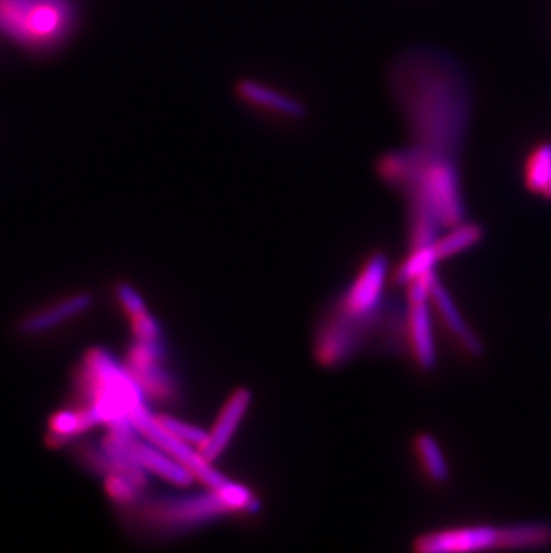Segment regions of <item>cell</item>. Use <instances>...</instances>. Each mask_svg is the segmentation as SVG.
I'll return each mask as SVG.
<instances>
[{
    "label": "cell",
    "instance_id": "1",
    "mask_svg": "<svg viewBox=\"0 0 551 553\" xmlns=\"http://www.w3.org/2000/svg\"><path fill=\"white\" fill-rule=\"evenodd\" d=\"M392 90L412 133V149L458 160L473 108L471 83L446 52L419 47L392 67Z\"/></svg>",
    "mask_w": 551,
    "mask_h": 553
},
{
    "label": "cell",
    "instance_id": "2",
    "mask_svg": "<svg viewBox=\"0 0 551 553\" xmlns=\"http://www.w3.org/2000/svg\"><path fill=\"white\" fill-rule=\"evenodd\" d=\"M76 387L81 405L90 407L99 425L133 423L138 414L149 409L147 398L129 373L128 366L120 364L108 349L86 351L77 371Z\"/></svg>",
    "mask_w": 551,
    "mask_h": 553
},
{
    "label": "cell",
    "instance_id": "3",
    "mask_svg": "<svg viewBox=\"0 0 551 553\" xmlns=\"http://www.w3.org/2000/svg\"><path fill=\"white\" fill-rule=\"evenodd\" d=\"M120 511L128 514L129 521L138 530L154 539L187 536L233 516L219 491L212 487L190 494L144 493L138 502Z\"/></svg>",
    "mask_w": 551,
    "mask_h": 553
},
{
    "label": "cell",
    "instance_id": "4",
    "mask_svg": "<svg viewBox=\"0 0 551 553\" xmlns=\"http://www.w3.org/2000/svg\"><path fill=\"white\" fill-rule=\"evenodd\" d=\"M72 0H0V33L34 51L54 49L76 27Z\"/></svg>",
    "mask_w": 551,
    "mask_h": 553
},
{
    "label": "cell",
    "instance_id": "5",
    "mask_svg": "<svg viewBox=\"0 0 551 553\" xmlns=\"http://www.w3.org/2000/svg\"><path fill=\"white\" fill-rule=\"evenodd\" d=\"M382 307L383 303L365 315L349 314L337 305L331 308L315 332V360L323 367H339L357 357L369 342L378 341Z\"/></svg>",
    "mask_w": 551,
    "mask_h": 553
},
{
    "label": "cell",
    "instance_id": "6",
    "mask_svg": "<svg viewBox=\"0 0 551 553\" xmlns=\"http://www.w3.org/2000/svg\"><path fill=\"white\" fill-rule=\"evenodd\" d=\"M126 366L147 400L174 403L181 389L169 367V349L162 341H135L129 348Z\"/></svg>",
    "mask_w": 551,
    "mask_h": 553
},
{
    "label": "cell",
    "instance_id": "7",
    "mask_svg": "<svg viewBox=\"0 0 551 553\" xmlns=\"http://www.w3.org/2000/svg\"><path fill=\"white\" fill-rule=\"evenodd\" d=\"M133 423L145 439H149L151 443L160 446L162 450L169 453L170 457H174L179 464H183L194 475L195 480H199L201 484H204V487L215 489V487H219L228 480L219 469H215L213 462L204 459L199 448H195L192 444L185 443V441L178 439L176 435L167 432L158 423L156 414H153L151 410L145 409L142 414H138Z\"/></svg>",
    "mask_w": 551,
    "mask_h": 553
},
{
    "label": "cell",
    "instance_id": "8",
    "mask_svg": "<svg viewBox=\"0 0 551 553\" xmlns=\"http://www.w3.org/2000/svg\"><path fill=\"white\" fill-rule=\"evenodd\" d=\"M389 273V258L383 253H374L365 262L357 280L351 283V287L340 296L335 305L355 315L371 314L378 310L383 303V290Z\"/></svg>",
    "mask_w": 551,
    "mask_h": 553
},
{
    "label": "cell",
    "instance_id": "9",
    "mask_svg": "<svg viewBox=\"0 0 551 553\" xmlns=\"http://www.w3.org/2000/svg\"><path fill=\"white\" fill-rule=\"evenodd\" d=\"M414 548L421 553L480 552L501 548V528L476 525L430 532L417 537Z\"/></svg>",
    "mask_w": 551,
    "mask_h": 553
},
{
    "label": "cell",
    "instance_id": "10",
    "mask_svg": "<svg viewBox=\"0 0 551 553\" xmlns=\"http://www.w3.org/2000/svg\"><path fill=\"white\" fill-rule=\"evenodd\" d=\"M251 401H253V394L246 387H240L229 396L228 401L222 405L212 430H208L206 441L199 448L204 459L210 462L221 459L224 451L228 450L229 444L233 441V437L237 435L244 417L247 416Z\"/></svg>",
    "mask_w": 551,
    "mask_h": 553
},
{
    "label": "cell",
    "instance_id": "11",
    "mask_svg": "<svg viewBox=\"0 0 551 553\" xmlns=\"http://www.w3.org/2000/svg\"><path fill=\"white\" fill-rule=\"evenodd\" d=\"M94 307V296L90 292H77L68 298L56 301L54 305L29 314L18 323V332L26 337H38L52 332L63 324L76 319Z\"/></svg>",
    "mask_w": 551,
    "mask_h": 553
},
{
    "label": "cell",
    "instance_id": "12",
    "mask_svg": "<svg viewBox=\"0 0 551 553\" xmlns=\"http://www.w3.org/2000/svg\"><path fill=\"white\" fill-rule=\"evenodd\" d=\"M430 301L408 303V349L416 358L417 366L424 371H432L437 366V346L433 337L432 312Z\"/></svg>",
    "mask_w": 551,
    "mask_h": 553
},
{
    "label": "cell",
    "instance_id": "13",
    "mask_svg": "<svg viewBox=\"0 0 551 553\" xmlns=\"http://www.w3.org/2000/svg\"><path fill=\"white\" fill-rule=\"evenodd\" d=\"M133 459L149 475L162 478L176 487H188L195 480L194 475L183 464H179L178 460L170 457L169 453L162 450L160 446L145 439L144 435L136 439L133 446Z\"/></svg>",
    "mask_w": 551,
    "mask_h": 553
},
{
    "label": "cell",
    "instance_id": "14",
    "mask_svg": "<svg viewBox=\"0 0 551 553\" xmlns=\"http://www.w3.org/2000/svg\"><path fill=\"white\" fill-rule=\"evenodd\" d=\"M237 95L249 104L260 110L271 111L285 119H305L306 106L296 97L283 94L271 86L258 83L255 79H242L237 85Z\"/></svg>",
    "mask_w": 551,
    "mask_h": 553
},
{
    "label": "cell",
    "instance_id": "15",
    "mask_svg": "<svg viewBox=\"0 0 551 553\" xmlns=\"http://www.w3.org/2000/svg\"><path fill=\"white\" fill-rule=\"evenodd\" d=\"M97 425H99L97 417L86 405L58 410L49 417L45 443L49 448H61L65 444L72 443L77 437L88 434Z\"/></svg>",
    "mask_w": 551,
    "mask_h": 553
},
{
    "label": "cell",
    "instance_id": "16",
    "mask_svg": "<svg viewBox=\"0 0 551 553\" xmlns=\"http://www.w3.org/2000/svg\"><path fill=\"white\" fill-rule=\"evenodd\" d=\"M432 299L435 307L439 310V314H441L442 321L448 326V330L455 335V339L460 342V346L466 349L469 355L480 357L484 353V344L478 339V335L469 328L464 315L460 314L457 303L453 301L450 292L442 285L439 276L433 280Z\"/></svg>",
    "mask_w": 551,
    "mask_h": 553
},
{
    "label": "cell",
    "instance_id": "17",
    "mask_svg": "<svg viewBox=\"0 0 551 553\" xmlns=\"http://www.w3.org/2000/svg\"><path fill=\"white\" fill-rule=\"evenodd\" d=\"M551 545V523L530 521L510 527H501V548L530 550Z\"/></svg>",
    "mask_w": 551,
    "mask_h": 553
},
{
    "label": "cell",
    "instance_id": "18",
    "mask_svg": "<svg viewBox=\"0 0 551 553\" xmlns=\"http://www.w3.org/2000/svg\"><path fill=\"white\" fill-rule=\"evenodd\" d=\"M484 239V230L482 226L473 224V222H458L455 226H451V230L435 240V253L439 256V260L451 258V256L464 253L467 249L476 246L480 240Z\"/></svg>",
    "mask_w": 551,
    "mask_h": 553
},
{
    "label": "cell",
    "instance_id": "19",
    "mask_svg": "<svg viewBox=\"0 0 551 553\" xmlns=\"http://www.w3.org/2000/svg\"><path fill=\"white\" fill-rule=\"evenodd\" d=\"M416 451L423 464L424 473L432 482L444 484L446 480H450V464L433 435H419L416 439Z\"/></svg>",
    "mask_w": 551,
    "mask_h": 553
},
{
    "label": "cell",
    "instance_id": "20",
    "mask_svg": "<svg viewBox=\"0 0 551 553\" xmlns=\"http://www.w3.org/2000/svg\"><path fill=\"white\" fill-rule=\"evenodd\" d=\"M551 179V144H541L526 160V188L534 194H543Z\"/></svg>",
    "mask_w": 551,
    "mask_h": 553
},
{
    "label": "cell",
    "instance_id": "21",
    "mask_svg": "<svg viewBox=\"0 0 551 553\" xmlns=\"http://www.w3.org/2000/svg\"><path fill=\"white\" fill-rule=\"evenodd\" d=\"M439 256L435 253V247L423 246L412 247L410 255L407 256V260L403 264L399 265L398 271H396V283L398 285H408L410 281L416 280L423 274L435 271V265L439 264Z\"/></svg>",
    "mask_w": 551,
    "mask_h": 553
},
{
    "label": "cell",
    "instance_id": "22",
    "mask_svg": "<svg viewBox=\"0 0 551 553\" xmlns=\"http://www.w3.org/2000/svg\"><path fill=\"white\" fill-rule=\"evenodd\" d=\"M79 462L90 469L95 475L106 477L115 471V462L104 450L102 443H83L77 448Z\"/></svg>",
    "mask_w": 551,
    "mask_h": 553
},
{
    "label": "cell",
    "instance_id": "23",
    "mask_svg": "<svg viewBox=\"0 0 551 553\" xmlns=\"http://www.w3.org/2000/svg\"><path fill=\"white\" fill-rule=\"evenodd\" d=\"M156 419H158V423H160L167 432L176 435L178 439L185 441V443L192 444L195 448H201L204 441H206L208 430H204V428H199V426L187 423V421H183V419H179V417L169 416V414H156Z\"/></svg>",
    "mask_w": 551,
    "mask_h": 553
},
{
    "label": "cell",
    "instance_id": "24",
    "mask_svg": "<svg viewBox=\"0 0 551 553\" xmlns=\"http://www.w3.org/2000/svg\"><path fill=\"white\" fill-rule=\"evenodd\" d=\"M129 323H131V333L135 341H162V324L158 323V319L149 312L131 317Z\"/></svg>",
    "mask_w": 551,
    "mask_h": 553
},
{
    "label": "cell",
    "instance_id": "25",
    "mask_svg": "<svg viewBox=\"0 0 551 553\" xmlns=\"http://www.w3.org/2000/svg\"><path fill=\"white\" fill-rule=\"evenodd\" d=\"M117 299H119L120 307L128 314L129 319L136 317V315L145 314L149 312L147 305H145L144 298L140 296V292L129 285V283H119L117 285Z\"/></svg>",
    "mask_w": 551,
    "mask_h": 553
},
{
    "label": "cell",
    "instance_id": "26",
    "mask_svg": "<svg viewBox=\"0 0 551 553\" xmlns=\"http://www.w3.org/2000/svg\"><path fill=\"white\" fill-rule=\"evenodd\" d=\"M544 197H548V199H551V179L550 185H548V188H546V192H544Z\"/></svg>",
    "mask_w": 551,
    "mask_h": 553
}]
</instances>
